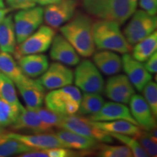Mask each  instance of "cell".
<instances>
[{
    "instance_id": "f35d334b",
    "label": "cell",
    "mask_w": 157,
    "mask_h": 157,
    "mask_svg": "<svg viewBox=\"0 0 157 157\" xmlns=\"http://www.w3.org/2000/svg\"><path fill=\"white\" fill-rule=\"evenodd\" d=\"M146 62V61H145ZM145 68L150 74H156L157 72V53L154 52L151 56L146 60L144 64Z\"/></svg>"
},
{
    "instance_id": "30bf717a",
    "label": "cell",
    "mask_w": 157,
    "mask_h": 157,
    "mask_svg": "<svg viewBox=\"0 0 157 157\" xmlns=\"http://www.w3.org/2000/svg\"><path fill=\"white\" fill-rule=\"evenodd\" d=\"M78 2L76 0H60L58 2L45 6L44 22L52 29H58L69 21L75 15Z\"/></svg>"
},
{
    "instance_id": "4316f807",
    "label": "cell",
    "mask_w": 157,
    "mask_h": 157,
    "mask_svg": "<svg viewBox=\"0 0 157 157\" xmlns=\"http://www.w3.org/2000/svg\"><path fill=\"white\" fill-rule=\"evenodd\" d=\"M157 50V33L155 31L135 44L132 56L140 62L146 61Z\"/></svg>"
},
{
    "instance_id": "484cf974",
    "label": "cell",
    "mask_w": 157,
    "mask_h": 157,
    "mask_svg": "<svg viewBox=\"0 0 157 157\" xmlns=\"http://www.w3.org/2000/svg\"><path fill=\"white\" fill-rule=\"evenodd\" d=\"M36 150L9 137L5 132L0 133V157H8Z\"/></svg>"
},
{
    "instance_id": "2e32d148",
    "label": "cell",
    "mask_w": 157,
    "mask_h": 157,
    "mask_svg": "<svg viewBox=\"0 0 157 157\" xmlns=\"http://www.w3.org/2000/svg\"><path fill=\"white\" fill-rule=\"evenodd\" d=\"M87 119L95 121L126 120L138 126L136 121L131 114L129 108L124 103L114 101L104 103L98 113L89 116Z\"/></svg>"
},
{
    "instance_id": "8992f818",
    "label": "cell",
    "mask_w": 157,
    "mask_h": 157,
    "mask_svg": "<svg viewBox=\"0 0 157 157\" xmlns=\"http://www.w3.org/2000/svg\"><path fill=\"white\" fill-rule=\"evenodd\" d=\"M77 65L74 73V82L76 87L84 93H103L104 79L95 65L89 60H82Z\"/></svg>"
},
{
    "instance_id": "ffe728a7",
    "label": "cell",
    "mask_w": 157,
    "mask_h": 157,
    "mask_svg": "<svg viewBox=\"0 0 157 157\" xmlns=\"http://www.w3.org/2000/svg\"><path fill=\"white\" fill-rule=\"evenodd\" d=\"M17 64L23 74L30 78L41 76L48 69V58L42 54H30L22 56L17 59Z\"/></svg>"
},
{
    "instance_id": "603a6c76",
    "label": "cell",
    "mask_w": 157,
    "mask_h": 157,
    "mask_svg": "<svg viewBox=\"0 0 157 157\" xmlns=\"http://www.w3.org/2000/svg\"><path fill=\"white\" fill-rule=\"evenodd\" d=\"M89 122L96 128L104 132L119 133L136 137L140 134L142 129L140 127L126 120H114L109 121H95L88 119Z\"/></svg>"
},
{
    "instance_id": "7a4b0ae2",
    "label": "cell",
    "mask_w": 157,
    "mask_h": 157,
    "mask_svg": "<svg viewBox=\"0 0 157 157\" xmlns=\"http://www.w3.org/2000/svg\"><path fill=\"white\" fill-rule=\"evenodd\" d=\"M83 7L92 16L122 25L136 10L137 5L128 0H83Z\"/></svg>"
},
{
    "instance_id": "4fadbf2b",
    "label": "cell",
    "mask_w": 157,
    "mask_h": 157,
    "mask_svg": "<svg viewBox=\"0 0 157 157\" xmlns=\"http://www.w3.org/2000/svg\"><path fill=\"white\" fill-rule=\"evenodd\" d=\"M121 61L123 69L133 87L138 92H142L146 84L151 81V74L146 70L142 62L135 60L128 52L123 54Z\"/></svg>"
},
{
    "instance_id": "5b68a950",
    "label": "cell",
    "mask_w": 157,
    "mask_h": 157,
    "mask_svg": "<svg viewBox=\"0 0 157 157\" xmlns=\"http://www.w3.org/2000/svg\"><path fill=\"white\" fill-rule=\"evenodd\" d=\"M128 24L124 29V35L130 45H135L156 31L157 17L143 10H135Z\"/></svg>"
},
{
    "instance_id": "e575fe53",
    "label": "cell",
    "mask_w": 157,
    "mask_h": 157,
    "mask_svg": "<svg viewBox=\"0 0 157 157\" xmlns=\"http://www.w3.org/2000/svg\"><path fill=\"white\" fill-rule=\"evenodd\" d=\"M36 111L41 119L43 121V122H44L51 128H53V127L58 128L60 121H61L62 114L50 111L47 108L42 109V107L36 109Z\"/></svg>"
},
{
    "instance_id": "8fae6325",
    "label": "cell",
    "mask_w": 157,
    "mask_h": 157,
    "mask_svg": "<svg viewBox=\"0 0 157 157\" xmlns=\"http://www.w3.org/2000/svg\"><path fill=\"white\" fill-rule=\"evenodd\" d=\"M37 80L45 89L56 90L73 83L74 72L63 63H52Z\"/></svg>"
},
{
    "instance_id": "b9f144b4",
    "label": "cell",
    "mask_w": 157,
    "mask_h": 157,
    "mask_svg": "<svg viewBox=\"0 0 157 157\" xmlns=\"http://www.w3.org/2000/svg\"><path fill=\"white\" fill-rule=\"evenodd\" d=\"M128 1L130 2H132V4H134V5H137V1L138 0H128Z\"/></svg>"
},
{
    "instance_id": "44dd1931",
    "label": "cell",
    "mask_w": 157,
    "mask_h": 157,
    "mask_svg": "<svg viewBox=\"0 0 157 157\" xmlns=\"http://www.w3.org/2000/svg\"><path fill=\"white\" fill-rule=\"evenodd\" d=\"M95 53V52H94ZM94 64L105 75H114L122 68L121 58L111 50H102L93 56Z\"/></svg>"
},
{
    "instance_id": "7c38bea8",
    "label": "cell",
    "mask_w": 157,
    "mask_h": 157,
    "mask_svg": "<svg viewBox=\"0 0 157 157\" xmlns=\"http://www.w3.org/2000/svg\"><path fill=\"white\" fill-rule=\"evenodd\" d=\"M105 95L111 101L124 104L129 103L135 89L126 75L119 74L110 77L104 87Z\"/></svg>"
},
{
    "instance_id": "f546056e",
    "label": "cell",
    "mask_w": 157,
    "mask_h": 157,
    "mask_svg": "<svg viewBox=\"0 0 157 157\" xmlns=\"http://www.w3.org/2000/svg\"><path fill=\"white\" fill-rule=\"evenodd\" d=\"M21 108L13 106L0 98V129L4 130L5 127H10L17 119Z\"/></svg>"
},
{
    "instance_id": "d4e9b609",
    "label": "cell",
    "mask_w": 157,
    "mask_h": 157,
    "mask_svg": "<svg viewBox=\"0 0 157 157\" xmlns=\"http://www.w3.org/2000/svg\"><path fill=\"white\" fill-rule=\"evenodd\" d=\"M0 71L10 78L15 84L25 82L30 78L23 74L10 54L2 51H0Z\"/></svg>"
},
{
    "instance_id": "6da1fadb",
    "label": "cell",
    "mask_w": 157,
    "mask_h": 157,
    "mask_svg": "<svg viewBox=\"0 0 157 157\" xmlns=\"http://www.w3.org/2000/svg\"><path fill=\"white\" fill-rule=\"evenodd\" d=\"M93 25V19L90 15L78 13L60 28L63 36L82 57L92 56L95 51Z\"/></svg>"
},
{
    "instance_id": "52a82bcc",
    "label": "cell",
    "mask_w": 157,
    "mask_h": 157,
    "mask_svg": "<svg viewBox=\"0 0 157 157\" xmlns=\"http://www.w3.org/2000/svg\"><path fill=\"white\" fill-rule=\"evenodd\" d=\"M56 31L49 25L39 27L33 34L19 44L16 48L15 56L17 59L25 55L39 54L46 52L50 48Z\"/></svg>"
},
{
    "instance_id": "4dcf8cb0",
    "label": "cell",
    "mask_w": 157,
    "mask_h": 157,
    "mask_svg": "<svg viewBox=\"0 0 157 157\" xmlns=\"http://www.w3.org/2000/svg\"><path fill=\"white\" fill-rule=\"evenodd\" d=\"M109 134L111 135L113 138L117 139L119 140L125 146L128 147L132 152L133 156L136 157H148V154L146 152V151L143 148L140 146L138 140L135 137H130L129 135L119 134V133L110 132Z\"/></svg>"
},
{
    "instance_id": "ba28073f",
    "label": "cell",
    "mask_w": 157,
    "mask_h": 157,
    "mask_svg": "<svg viewBox=\"0 0 157 157\" xmlns=\"http://www.w3.org/2000/svg\"><path fill=\"white\" fill-rule=\"evenodd\" d=\"M44 21V10L42 7L20 10L14 15V27L17 44H21L34 32Z\"/></svg>"
},
{
    "instance_id": "ab89813d",
    "label": "cell",
    "mask_w": 157,
    "mask_h": 157,
    "mask_svg": "<svg viewBox=\"0 0 157 157\" xmlns=\"http://www.w3.org/2000/svg\"><path fill=\"white\" fill-rule=\"evenodd\" d=\"M60 0H36V2L41 6H48L58 2Z\"/></svg>"
},
{
    "instance_id": "277c9868",
    "label": "cell",
    "mask_w": 157,
    "mask_h": 157,
    "mask_svg": "<svg viewBox=\"0 0 157 157\" xmlns=\"http://www.w3.org/2000/svg\"><path fill=\"white\" fill-rule=\"evenodd\" d=\"M82 94L78 88L68 85L51 90L45 95V106L50 111L64 115L75 114L78 112Z\"/></svg>"
},
{
    "instance_id": "5bb4252c",
    "label": "cell",
    "mask_w": 157,
    "mask_h": 157,
    "mask_svg": "<svg viewBox=\"0 0 157 157\" xmlns=\"http://www.w3.org/2000/svg\"><path fill=\"white\" fill-rule=\"evenodd\" d=\"M10 127L13 130H25L34 134L49 132L52 130V128L43 122L36 110L25 109L23 106Z\"/></svg>"
},
{
    "instance_id": "d6a6232c",
    "label": "cell",
    "mask_w": 157,
    "mask_h": 157,
    "mask_svg": "<svg viewBox=\"0 0 157 157\" xmlns=\"http://www.w3.org/2000/svg\"><path fill=\"white\" fill-rule=\"evenodd\" d=\"M137 139L140 146L146 151L149 156H157V137L151 134L150 132L142 131L138 136L135 137Z\"/></svg>"
},
{
    "instance_id": "60d3db41",
    "label": "cell",
    "mask_w": 157,
    "mask_h": 157,
    "mask_svg": "<svg viewBox=\"0 0 157 157\" xmlns=\"http://www.w3.org/2000/svg\"><path fill=\"white\" fill-rule=\"evenodd\" d=\"M10 11H12L11 9H10L9 7H7V8L1 7V8H0V21H1L6 15L8 14Z\"/></svg>"
},
{
    "instance_id": "7402d4cb",
    "label": "cell",
    "mask_w": 157,
    "mask_h": 157,
    "mask_svg": "<svg viewBox=\"0 0 157 157\" xmlns=\"http://www.w3.org/2000/svg\"><path fill=\"white\" fill-rule=\"evenodd\" d=\"M57 137L71 149L80 151H90L97 148L98 141L93 138L83 136L77 133L62 129L56 133Z\"/></svg>"
},
{
    "instance_id": "836d02e7",
    "label": "cell",
    "mask_w": 157,
    "mask_h": 157,
    "mask_svg": "<svg viewBox=\"0 0 157 157\" xmlns=\"http://www.w3.org/2000/svg\"><path fill=\"white\" fill-rule=\"evenodd\" d=\"M145 101L151 110L155 117L157 116V85L156 82L150 81L146 84L143 89Z\"/></svg>"
},
{
    "instance_id": "e0dca14e",
    "label": "cell",
    "mask_w": 157,
    "mask_h": 157,
    "mask_svg": "<svg viewBox=\"0 0 157 157\" xmlns=\"http://www.w3.org/2000/svg\"><path fill=\"white\" fill-rule=\"evenodd\" d=\"M50 58L67 66H76L80 62L77 52L63 35H56L50 46Z\"/></svg>"
},
{
    "instance_id": "ac0fdd59",
    "label": "cell",
    "mask_w": 157,
    "mask_h": 157,
    "mask_svg": "<svg viewBox=\"0 0 157 157\" xmlns=\"http://www.w3.org/2000/svg\"><path fill=\"white\" fill-rule=\"evenodd\" d=\"M6 133L9 137L21 141L34 149H46L57 147L67 148L56 134H50L48 132L36 133L34 135H25L15 132Z\"/></svg>"
},
{
    "instance_id": "3957f363",
    "label": "cell",
    "mask_w": 157,
    "mask_h": 157,
    "mask_svg": "<svg viewBox=\"0 0 157 157\" xmlns=\"http://www.w3.org/2000/svg\"><path fill=\"white\" fill-rule=\"evenodd\" d=\"M93 36L95 47L100 50L114 51L124 54L130 52L132 48L120 30L117 23L100 21L93 23Z\"/></svg>"
},
{
    "instance_id": "f1b7e54d",
    "label": "cell",
    "mask_w": 157,
    "mask_h": 157,
    "mask_svg": "<svg viewBox=\"0 0 157 157\" xmlns=\"http://www.w3.org/2000/svg\"><path fill=\"white\" fill-rule=\"evenodd\" d=\"M0 98L13 106H23L17 98L15 84L10 78L0 71Z\"/></svg>"
},
{
    "instance_id": "1f68e13d",
    "label": "cell",
    "mask_w": 157,
    "mask_h": 157,
    "mask_svg": "<svg viewBox=\"0 0 157 157\" xmlns=\"http://www.w3.org/2000/svg\"><path fill=\"white\" fill-rule=\"evenodd\" d=\"M98 156L101 157H132V152L126 146H109L101 145L100 146Z\"/></svg>"
},
{
    "instance_id": "83f0119b",
    "label": "cell",
    "mask_w": 157,
    "mask_h": 157,
    "mask_svg": "<svg viewBox=\"0 0 157 157\" xmlns=\"http://www.w3.org/2000/svg\"><path fill=\"white\" fill-rule=\"evenodd\" d=\"M104 104V100L99 93H84L82 95L78 112L80 115H93L98 113Z\"/></svg>"
},
{
    "instance_id": "7bdbcfd3",
    "label": "cell",
    "mask_w": 157,
    "mask_h": 157,
    "mask_svg": "<svg viewBox=\"0 0 157 157\" xmlns=\"http://www.w3.org/2000/svg\"><path fill=\"white\" fill-rule=\"evenodd\" d=\"M1 7H5V4H4L3 0H0V8Z\"/></svg>"
},
{
    "instance_id": "74e56055",
    "label": "cell",
    "mask_w": 157,
    "mask_h": 157,
    "mask_svg": "<svg viewBox=\"0 0 157 157\" xmlns=\"http://www.w3.org/2000/svg\"><path fill=\"white\" fill-rule=\"evenodd\" d=\"M139 5L141 9L149 15H156L157 0H139Z\"/></svg>"
},
{
    "instance_id": "d6986e66",
    "label": "cell",
    "mask_w": 157,
    "mask_h": 157,
    "mask_svg": "<svg viewBox=\"0 0 157 157\" xmlns=\"http://www.w3.org/2000/svg\"><path fill=\"white\" fill-rule=\"evenodd\" d=\"M15 85L26 104L27 109L36 110L42 107L45 97V88L38 80L29 78L25 82Z\"/></svg>"
},
{
    "instance_id": "cb8c5ba5",
    "label": "cell",
    "mask_w": 157,
    "mask_h": 157,
    "mask_svg": "<svg viewBox=\"0 0 157 157\" xmlns=\"http://www.w3.org/2000/svg\"><path fill=\"white\" fill-rule=\"evenodd\" d=\"M17 48V40L13 15H6L0 21V51L14 54Z\"/></svg>"
},
{
    "instance_id": "ee69618b",
    "label": "cell",
    "mask_w": 157,
    "mask_h": 157,
    "mask_svg": "<svg viewBox=\"0 0 157 157\" xmlns=\"http://www.w3.org/2000/svg\"><path fill=\"white\" fill-rule=\"evenodd\" d=\"M4 132V130H3V129H0V133H1V132Z\"/></svg>"
},
{
    "instance_id": "9a60e30c",
    "label": "cell",
    "mask_w": 157,
    "mask_h": 157,
    "mask_svg": "<svg viewBox=\"0 0 157 157\" xmlns=\"http://www.w3.org/2000/svg\"><path fill=\"white\" fill-rule=\"evenodd\" d=\"M129 103L131 114L139 127L147 132L156 128V117L143 96L135 93Z\"/></svg>"
},
{
    "instance_id": "8d00e7d4",
    "label": "cell",
    "mask_w": 157,
    "mask_h": 157,
    "mask_svg": "<svg viewBox=\"0 0 157 157\" xmlns=\"http://www.w3.org/2000/svg\"><path fill=\"white\" fill-rule=\"evenodd\" d=\"M6 3L11 10H25L36 6V0H6Z\"/></svg>"
},
{
    "instance_id": "9c48e42d",
    "label": "cell",
    "mask_w": 157,
    "mask_h": 157,
    "mask_svg": "<svg viewBox=\"0 0 157 157\" xmlns=\"http://www.w3.org/2000/svg\"><path fill=\"white\" fill-rule=\"evenodd\" d=\"M58 128L93 138L98 142L111 143L113 140V138L109 133L96 128L89 122L87 118L80 117L75 114H62Z\"/></svg>"
},
{
    "instance_id": "d590c367",
    "label": "cell",
    "mask_w": 157,
    "mask_h": 157,
    "mask_svg": "<svg viewBox=\"0 0 157 157\" xmlns=\"http://www.w3.org/2000/svg\"><path fill=\"white\" fill-rule=\"evenodd\" d=\"M44 151L47 157H70L75 156L77 154V153L71 151V148L61 147L46 148Z\"/></svg>"
}]
</instances>
